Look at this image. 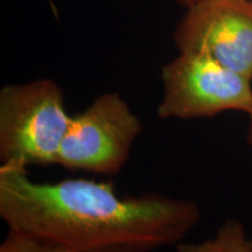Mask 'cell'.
<instances>
[{
	"label": "cell",
	"mask_w": 252,
	"mask_h": 252,
	"mask_svg": "<svg viewBox=\"0 0 252 252\" xmlns=\"http://www.w3.org/2000/svg\"><path fill=\"white\" fill-rule=\"evenodd\" d=\"M176 1H178L180 5L186 6V7H188V6L195 4V2L200 1V0H176ZM251 1H252V0H251Z\"/></svg>",
	"instance_id": "9c48e42d"
},
{
	"label": "cell",
	"mask_w": 252,
	"mask_h": 252,
	"mask_svg": "<svg viewBox=\"0 0 252 252\" xmlns=\"http://www.w3.org/2000/svg\"><path fill=\"white\" fill-rule=\"evenodd\" d=\"M248 128H247V143L249 146L252 147V109L251 111L248 113Z\"/></svg>",
	"instance_id": "ba28073f"
},
{
	"label": "cell",
	"mask_w": 252,
	"mask_h": 252,
	"mask_svg": "<svg viewBox=\"0 0 252 252\" xmlns=\"http://www.w3.org/2000/svg\"><path fill=\"white\" fill-rule=\"evenodd\" d=\"M161 119L214 117L252 109L251 81L203 52L186 50L161 69Z\"/></svg>",
	"instance_id": "3957f363"
},
{
	"label": "cell",
	"mask_w": 252,
	"mask_h": 252,
	"mask_svg": "<svg viewBox=\"0 0 252 252\" xmlns=\"http://www.w3.org/2000/svg\"><path fill=\"white\" fill-rule=\"evenodd\" d=\"M176 252H252V238L243 223L228 219L219 226L214 237L200 243H179Z\"/></svg>",
	"instance_id": "8992f818"
},
{
	"label": "cell",
	"mask_w": 252,
	"mask_h": 252,
	"mask_svg": "<svg viewBox=\"0 0 252 252\" xmlns=\"http://www.w3.org/2000/svg\"><path fill=\"white\" fill-rule=\"evenodd\" d=\"M0 252H77L64 245L25 234L8 230L4 242L0 245Z\"/></svg>",
	"instance_id": "52a82bcc"
},
{
	"label": "cell",
	"mask_w": 252,
	"mask_h": 252,
	"mask_svg": "<svg viewBox=\"0 0 252 252\" xmlns=\"http://www.w3.org/2000/svg\"><path fill=\"white\" fill-rule=\"evenodd\" d=\"M48 1H49L50 6H52V11H53V13H54L55 17H58V11H56V7H55L54 2H53V0H48Z\"/></svg>",
	"instance_id": "30bf717a"
},
{
	"label": "cell",
	"mask_w": 252,
	"mask_h": 252,
	"mask_svg": "<svg viewBox=\"0 0 252 252\" xmlns=\"http://www.w3.org/2000/svg\"><path fill=\"white\" fill-rule=\"evenodd\" d=\"M141 132L138 116L117 93L104 94L71 116L56 165L72 171L117 174Z\"/></svg>",
	"instance_id": "277c9868"
},
{
	"label": "cell",
	"mask_w": 252,
	"mask_h": 252,
	"mask_svg": "<svg viewBox=\"0 0 252 252\" xmlns=\"http://www.w3.org/2000/svg\"><path fill=\"white\" fill-rule=\"evenodd\" d=\"M0 216L8 230L77 252H153L178 245L201 220L196 202L146 193L121 197L112 182H34L27 168L0 167Z\"/></svg>",
	"instance_id": "6da1fadb"
},
{
	"label": "cell",
	"mask_w": 252,
	"mask_h": 252,
	"mask_svg": "<svg viewBox=\"0 0 252 252\" xmlns=\"http://www.w3.org/2000/svg\"><path fill=\"white\" fill-rule=\"evenodd\" d=\"M71 116L52 80L11 84L0 91V160L23 167L56 163Z\"/></svg>",
	"instance_id": "7a4b0ae2"
},
{
	"label": "cell",
	"mask_w": 252,
	"mask_h": 252,
	"mask_svg": "<svg viewBox=\"0 0 252 252\" xmlns=\"http://www.w3.org/2000/svg\"><path fill=\"white\" fill-rule=\"evenodd\" d=\"M173 40L179 52H203L252 81L251 0H200L188 6Z\"/></svg>",
	"instance_id": "5b68a950"
}]
</instances>
